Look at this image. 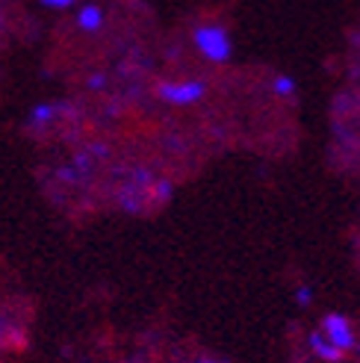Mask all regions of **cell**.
<instances>
[{
    "instance_id": "cell-13",
    "label": "cell",
    "mask_w": 360,
    "mask_h": 363,
    "mask_svg": "<svg viewBox=\"0 0 360 363\" xmlns=\"http://www.w3.org/2000/svg\"><path fill=\"white\" fill-rule=\"evenodd\" d=\"M186 363H225V360L222 357H210V354H198V357H192Z\"/></svg>"
},
{
    "instance_id": "cell-3",
    "label": "cell",
    "mask_w": 360,
    "mask_h": 363,
    "mask_svg": "<svg viewBox=\"0 0 360 363\" xmlns=\"http://www.w3.org/2000/svg\"><path fill=\"white\" fill-rule=\"evenodd\" d=\"M319 331L325 334L339 352L351 354L357 349V328H354V322L346 313H337V311L334 313H325V316L319 319Z\"/></svg>"
},
{
    "instance_id": "cell-4",
    "label": "cell",
    "mask_w": 360,
    "mask_h": 363,
    "mask_svg": "<svg viewBox=\"0 0 360 363\" xmlns=\"http://www.w3.org/2000/svg\"><path fill=\"white\" fill-rule=\"evenodd\" d=\"M71 106L65 101H39L30 106L27 113V130H42V127H50L57 118L68 116Z\"/></svg>"
},
{
    "instance_id": "cell-8",
    "label": "cell",
    "mask_w": 360,
    "mask_h": 363,
    "mask_svg": "<svg viewBox=\"0 0 360 363\" xmlns=\"http://www.w3.org/2000/svg\"><path fill=\"white\" fill-rule=\"evenodd\" d=\"M272 92L281 98V101H296V95H298V83H296V77L293 74H275L272 77Z\"/></svg>"
},
{
    "instance_id": "cell-15",
    "label": "cell",
    "mask_w": 360,
    "mask_h": 363,
    "mask_svg": "<svg viewBox=\"0 0 360 363\" xmlns=\"http://www.w3.org/2000/svg\"><path fill=\"white\" fill-rule=\"evenodd\" d=\"M0 6H4V0H0Z\"/></svg>"
},
{
    "instance_id": "cell-5",
    "label": "cell",
    "mask_w": 360,
    "mask_h": 363,
    "mask_svg": "<svg viewBox=\"0 0 360 363\" xmlns=\"http://www.w3.org/2000/svg\"><path fill=\"white\" fill-rule=\"evenodd\" d=\"M103 24H106V12L98 0H83L74 9V27L80 33H101Z\"/></svg>"
},
{
    "instance_id": "cell-6",
    "label": "cell",
    "mask_w": 360,
    "mask_h": 363,
    "mask_svg": "<svg viewBox=\"0 0 360 363\" xmlns=\"http://www.w3.org/2000/svg\"><path fill=\"white\" fill-rule=\"evenodd\" d=\"M308 349H310V354H313L319 363H346V357H349L346 352H339L319 328H313V331L308 334Z\"/></svg>"
},
{
    "instance_id": "cell-1",
    "label": "cell",
    "mask_w": 360,
    "mask_h": 363,
    "mask_svg": "<svg viewBox=\"0 0 360 363\" xmlns=\"http://www.w3.org/2000/svg\"><path fill=\"white\" fill-rule=\"evenodd\" d=\"M192 48L213 65H225L233 60V35L219 21H201L192 27Z\"/></svg>"
},
{
    "instance_id": "cell-2",
    "label": "cell",
    "mask_w": 360,
    "mask_h": 363,
    "mask_svg": "<svg viewBox=\"0 0 360 363\" xmlns=\"http://www.w3.org/2000/svg\"><path fill=\"white\" fill-rule=\"evenodd\" d=\"M210 92V83L204 77H184V80H159L154 86V95L166 106H195Z\"/></svg>"
},
{
    "instance_id": "cell-14",
    "label": "cell",
    "mask_w": 360,
    "mask_h": 363,
    "mask_svg": "<svg viewBox=\"0 0 360 363\" xmlns=\"http://www.w3.org/2000/svg\"><path fill=\"white\" fill-rule=\"evenodd\" d=\"M6 30V12H4V6H0V33Z\"/></svg>"
},
{
    "instance_id": "cell-11",
    "label": "cell",
    "mask_w": 360,
    "mask_h": 363,
    "mask_svg": "<svg viewBox=\"0 0 360 363\" xmlns=\"http://www.w3.org/2000/svg\"><path fill=\"white\" fill-rule=\"evenodd\" d=\"M106 86H110V80H106L103 71H95V74H89V80H86V89H92V92H106Z\"/></svg>"
},
{
    "instance_id": "cell-10",
    "label": "cell",
    "mask_w": 360,
    "mask_h": 363,
    "mask_svg": "<svg viewBox=\"0 0 360 363\" xmlns=\"http://www.w3.org/2000/svg\"><path fill=\"white\" fill-rule=\"evenodd\" d=\"M293 301H296V307H301V311H308V307H313V301H316L313 286H310V284H298V286L293 289Z\"/></svg>"
},
{
    "instance_id": "cell-12",
    "label": "cell",
    "mask_w": 360,
    "mask_h": 363,
    "mask_svg": "<svg viewBox=\"0 0 360 363\" xmlns=\"http://www.w3.org/2000/svg\"><path fill=\"white\" fill-rule=\"evenodd\" d=\"M39 4H42L45 9H53V12H65V9H71V6H80L83 0H39Z\"/></svg>"
},
{
    "instance_id": "cell-9",
    "label": "cell",
    "mask_w": 360,
    "mask_h": 363,
    "mask_svg": "<svg viewBox=\"0 0 360 363\" xmlns=\"http://www.w3.org/2000/svg\"><path fill=\"white\" fill-rule=\"evenodd\" d=\"M57 180H62V184H71V186H80V184H86L89 177H86L80 169L71 166V162H65V166L57 169Z\"/></svg>"
},
{
    "instance_id": "cell-7",
    "label": "cell",
    "mask_w": 360,
    "mask_h": 363,
    "mask_svg": "<svg viewBox=\"0 0 360 363\" xmlns=\"http://www.w3.org/2000/svg\"><path fill=\"white\" fill-rule=\"evenodd\" d=\"M27 342V331L18 328L15 322H9L6 316H0V352L4 349H21Z\"/></svg>"
}]
</instances>
